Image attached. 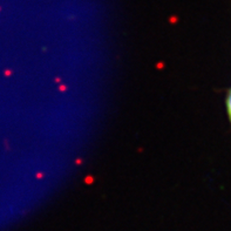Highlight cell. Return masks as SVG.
Here are the masks:
<instances>
[{
    "label": "cell",
    "mask_w": 231,
    "mask_h": 231,
    "mask_svg": "<svg viewBox=\"0 0 231 231\" xmlns=\"http://www.w3.org/2000/svg\"><path fill=\"white\" fill-rule=\"evenodd\" d=\"M226 108H228V114H229V118L231 121V90L228 95V99H226Z\"/></svg>",
    "instance_id": "1"
}]
</instances>
